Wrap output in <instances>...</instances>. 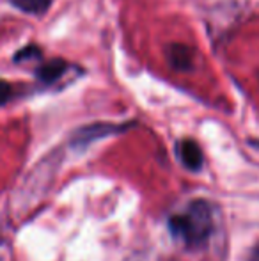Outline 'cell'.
<instances>
[{"mask_svg":"<svg viewBox=\"0 0 259 261\" xmlns=\"http://www.w3.org/2000/svg\"><path fill=\"white\" fill-rule=\"evenodd\" d=\"M178 155L185 164V167L192 169V171H199L203 165V151L197 146V142L190 141V139H185L178 144Z\"/></svg>","mask_w":259,"mask_h":261,"instance_id":"obj_3","label":"cell"},{"mask_svg":"<svg viewBox=\"0 0 259 261\" xmlns=\"http://www.w3.org/2000/svg\"><path fill=\"white\" fill-rule=\"evenodd\" d=\"M68 64L61 59H53V61H48L38 69V76L43 80V82L50 84V82H55L61 75L66 71Z\"/></svg>","mask_w":259,"mask_h":261,"instance_id":"obj_4","label":"cell"},{"mask_svg":"<svg viewBox=\"0 0 259 261\" xmlns=\"http://www.w3.org/2000/svg\"><path fill=\"white\" fill-rule=\"evenodd\" d=\"M32 55H41V52H39V48H36V46H28V48H23L20 54L16 55V61H23L25 57H32Z\"/></svg>","mask_w":259,"mask_h":261,"instance_id":"obj_7","label":"cell"},{"mask_svg":"<svg viewBox=\"0 0 259 261\" xmlns=\"http://www.w3.org/2000/svg\"><path fill=\"white\" fill-rule=\"evenodd\" d=\"M14 7L28 14H43L52 6V0H11Z\"/></svg>","mask_w":259,"mask_h":261,"instance_id":"obj_5","label":"cell"},{"mask_svg":"<svg viewBox=\"0 0 259 261\" xmlns=\"http://www.w3.org/2000/svg\"><path fill=\"white\" fill-rule=\"evenodd\" d=\"M167 59L169 64L176 71H192L195 66V54L190 46L181 45V43H172L167 50Z\"/></svg>","mask_w":259,"mask_h":261,"instance_id":"obj_2","label":"cell"},{"mask_svg":"<svg viewBox=\"0 0 259 261\" xmlns=\"http://www.w3.org/2000/svg\"><path fill=\"white\" fill-rule=\"evenodd\" d=\"M169 227L174 237L181 238L188 247L204 244L213 229L211 208L206 201H192L188 208L180 215L170 217Z\"/></svg>","mask_w":259,"mask_h":261,"instance_id":"obj_1","label":"cell"},{"mask_svg":"<svg viewBox=\"0 0 259 261\" xmlns=\"http://www.w3.org/2000/svg\"><path fill=\"white\" fill-rule=\"evenodd\" d=\"M11 93H13V89H11V86L7 82H4V80H0V107L6 103L7 100L11 98Z\"/></svg>","mask_w":259,"mask_h":261,"instance_id":"obj_6","label":"cell"}]
</instances>
